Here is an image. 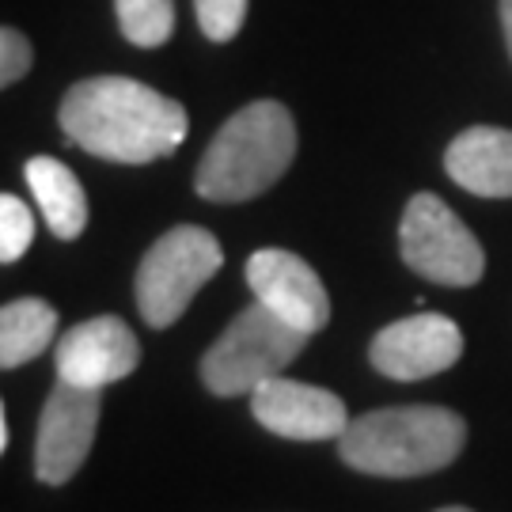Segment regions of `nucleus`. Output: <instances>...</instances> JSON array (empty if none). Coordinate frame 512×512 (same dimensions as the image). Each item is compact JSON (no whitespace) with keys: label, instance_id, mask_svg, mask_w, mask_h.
<instances>
[{"label":"nucleus","instance_id":"obj_10","mask_svg":"<svg viewBox=\"0 0 512 512\" xmlns=\"http://www.w3.org/2000/svg\"><path fill=\"white\" fill-rule=\"evenodd\" d=\"M57 380L76 387H103L126 380L141 365V342L118 315H95L88 323H76L57 342Z\"/></svg>","mask_w":512,"mask_h":512},{"label":"nucleus","instance_id":"obj_1","mask_svg":"<svg viewBox=\"0 0 512 512\" xmlns=\"http://www.w3.org/2000/svg\"><path fill=\"white\" fill-rule=\"evenodd\" d=\"M57 122L76 148L110 164H152L186 141V107L179 99L129 76H92L73 84Z\"/></svg>","mask_w":512,"mask_h":512},{"label":"nucleus","instance_id":"obj_19","mask_svg":"<svg viewBox=\"0 0 512 512\" xmlns=\"http://www.w3.org/2000/svg\"><path fill=\"white\" fill-rule=\"evenodd\" d=\"M501 23H505V38H509V54H512V0H501Z\"/></svg>","mask_w":512,"mask_h":512},{"label":"nucleus","instance_id":"obj_13","mask_svg":"<svg viewBox=\"0 0 512 512\" xmlns=\"http://www.w3.org/2000/svg\"><path fill=\"white\" fill-rule=\"evenodd\" d=\"M23 175H27V186H31L38 209L50 224V232L57 239L80 236L88 224V198H84V186L73 171L54 156H35V160H27Z\"/></svg>","mask_w":512,"mask_h":512},{"label":"nucleus","instance_id":"obj_16","mask_svg":"<svg viewBox=\"0 0 512 512\" xmlns=\"http://www.w3.org/2000/svg\"><path fill=\"white\" fill-rule=\"evenodd\" d=\"M35 239V213L19 202L16 194L0 198V262L12 266Z\"/></svg>","mask_w":512,"mask_h":512},{"label":"nucleus","instance_id":"obj_9","mask_svg":"<svg viewBox=\"0 0 512 512\" xmlns=\"http://www.w3.org/2000/svg\"><path fill=\"white\" fill-rule=\"evenodd\" d=\"M247 285L258 304L281 315L304 334H319L330 323V296L327 285L308 262L285 247H262L247 258Z\"/></svg>","mask_w":512,"mask_h":512},{"label":"nucleus","instance_id":"obj_5","mask_svg":"<svg viewBox=\"0 0 512 512\" xmlns=\"http://www.w3.org/2000/svg\"><path fill=\"white\" fill-rule=\"evenodd\" d=\"M224 266L217 236L198 224H179L156 239L137 266V311L152 330H167L179 323L209 277Z\"/></svg>","mask_w":512,"mask_h":512},{"label":"nucleus","instance_id":"obj_14","mask_svg":"<svg viewBox=\"0 0 512 512\" xmlns=\"http://www.w3.org/2000/svg\"><path fill=\"white\" fill-rule=\"evenodd\" d=\"M57 311L38 296H19L0 308V368L35 361L54 342Z\"/></svg>","mask_w":512,"mask_h":512},{"label":"nucleus","instance_id":"obj_6","mask_svg":"<svg viewBox=\"0 0 512 512\" xmlns=\"http://www.w3.org/2000/svg\"><path fill=\"white\" fill-rule=\"evenodd\" d=\"M399 255L418 277L448 289H471L486 270V255L475 232L437 194H414L406 202L399 224Z\"/></svg>","mask_w":512,"mask_h":512},{"label":"nucleus","instance_id":"obj_21","mask_svg":"<svg viewBox=\"0 0 512 512\" xmlns=\"http://www.w3.org/2000/svg\"><path fill=\"white\" fill-rule=\"evenodd\" d=\"M437 512H471V509H459V505H448V509H437Z\"/></svg>","mask_w":512,"mask_h":512},{"label":"nucleus","instance_id":"obj_20","mask_svg":"<svg viewBox=\"0 0 512 512\" xmlns=\"http://www.w3.org/2000/svg\"><path fill=\"white\" fill-rule=\"evenodd\" d=\"M8 444H12V429H8V414L0 410V452H8Z\"/></svg>","mask_w":512,"mask_h":512},{"label":"nucleus","instance_id":"obj_15","mask_svg":"<svg viewBox=\"0 0 512 512\" xmlns=\"http://www.w3.org/2000/svg\"><path fill=\"white\" fill-rule=\"evenodd\" d=\"M122 35L141 46L156 50L175 35V0H114Z\"/></svg>","mask_w":512,"mask_h":512},{"label":"nucleus","instance_id":"obj_3","mask_svg":"<svg viewBox=\"0 0 512 512\" xmlns=\"http://www.w3.org/2000/svg\"><path fill=\"white\" fill-rule=\"evenodd\" d=\"M296 160V122L277 99L236 110L205 148L194 190L205 202L236 205L266 194Z\"/></svg>","mask_w":512,"mask_h":512},{"label":"nucleus","instance_id":"obj_7","mask_svg":"<svg viewBox=\"0 0 512 512\" xmlns=\"http://www.w3.org/2000/svg\"><path fill=\"white\" fill-rule=\"evenodd\" d=\"M103 399L92 387H76L57 380L38 414L35 433V475L46 486H65L84 467L95 444Z\"/></svg>","mask_w":512,"mask_h":512},{"label":"nucleus","instance_id":"obj_12","mask_svg":"<svg viewBox=\"0 0 512 512\" xmlns=\"http://www.w3.org/2000/svg\"><path fill=\"white\" fill-rule=\"evenodd\" d=\"M444 171L478 198H512V129H463L444 152Z\"/></svg>","mask_w":512,"mask_h":512},{"label":"nucleus","instance_id":"obj_11","mask_svg":"<svg viewBox=\"0 0 512 512\" xmlns=\"http://www.w3.org/2000/svg\"><path fill=\"white\" fill-rule=\"evenodd\" d=\"M251 414L262 429L285 440H330L342 437L349 425L346 403L327 391L289 376H274L251 391Z\"/></svg>","mask_w":512,"mask_h":512},{"label":"nucleus","instance_id":"obj_4","mask_svg":"<svg viewBox=\"0 0 512 512\" xmlns=\"http://www.w3.org/2000/svg\"><path fill=\"white\" fill-rule=\"evenodd\" d=\"M308 346V334L285 323L281 315L266 304L243 308L220 330V338L205 349L202 357V384L217 399H236L251 395L258 384L285 376V368L300 357V349Z\"/></svg>","mask_w":512,"mask_h":512},{"label":"nucleus","instance_id":"obj_18","mask_svg":"<svg viewBox=\"0 0 512 512\" xmlns=\"http://www.w3.org/2000/svg\"><path fill=\"white\" fill-rule=\"evenodd\" d=\"M31 61H35V50H31L27 35L16 27H4L0 31V84L12 88L16 80H23L31 73Z\"/></svg>","mask_w":512,"mask_h":512},{"label":"nucleus","instance_id":"obj_8","mask_svg":"<svg viewBox=\"0 0 512 512\" xmlns=\"http://www.w3.org/2000/svg\"><path fill=\"white\" fill-rule=\"evenodd\" d=\"M372 368L399 380V384H418L437 372H448L463 357V330L437 311H421L399 323H387L372 346H368Z\"/></svg>","mask_w":512,"mask_h":512},{"label":"nucleus","instance_id":"obj_17","mask_svg":"<svg viewBox=\"0 0 512 512\" xmlns=\"http://www.w3.org/2000/svg\"><path fill=\"white\" fill-rule=\"evenodd\" d=\"M247 4L251 0H194L202 35L209 42H232L247 19Z\"/></svg>","mask_w":512,"mask_h":512},{"label":"nucleus","instance_id":"obj_2","mask_svg":"<svg viewBox=\"0 0 512 512\" xmlns=\"http://www.w3.org/2000/svg\"><path fill=\"white\" fill-rule=\"evenodd\" d=\"M463 444L467 421L448 406H384L349 418L338 456L361 475L421 478L444 471Z\"/></svg>","mask_w":512,"mask_h":512}]
</instances>
